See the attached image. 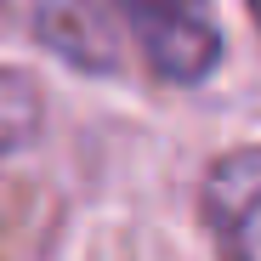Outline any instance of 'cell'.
<instances>
[{"label":"cell","instance_id":"cell-1","mask_svg":"<svg viewBox=\"0 0 261 261\" xmlns=\"http://www.w3.org/2000/svg\"><path fill=\"white\" fill-rule=\"evenodd\" d=\"M130 40L165 85H204L222 68V17L216 0H114Z\"/></svg>","mask_w":261,"mask_h":261},{"label":"cell","instance_id":"cell-2","mask_svg":"<svg viewBox=\"0 0 261 261\" xmlns=\"http://www.w3.org/2000/svg\"><path fill=\"white\" fill-rule=\"evenodd\" d=\"M199 210L222 261H261V142L227 148L204 170Z\"/></svg>","mask_w":261,"mask_h":261},{"label":"cell","instance_id":"cell-4","mask_svg":"<svg viewBox=\"0 0 261 261\" xmlns=\"http://www.w3.org/2000/svg\"><path fill=\"white\" fill-rule=\"evenodd\" d=\"M40 125H46V97H40V85L23 68H0V165L17 159L40 137Z\"/></svg>","mask_w":261,"mask_h":261},{"label":"cell","instance_id":"cell-5","mask_svg":"<svg viewBox=\"0 0 261 261\" xmlns=\"http://www.w3.org/2000/svg\"><path fill=\"white\" fill-rule=\"evenodd\" d=\"M244 6H250V17H255V29H261V0H244Z\"/></svg>","mask_w":261,"mask_h":261},{"label":"cell","instance_id":"cell-3","mask_svg":"<svg viewBox=\"0 0 261 261\" xmlns=\"http://www.w3.org/2000/svg\"><path fill=\"white\" fill-rule=\"evenodd\" d=\"M34 29H40V40H46L63 63H74L85 74H108L119 63L108 12L97 6V0H40Z\"/></svg>","mask_w":261,"mask_h":261},{"label":"cell","instance_id":"cell-6","mask_svg":"<svg viewBox=\"0 0 261 261\" xmlns=\"http://www.w3.org/2000/svg\"><path fill=\"white\" fill-rule=\"evenodd\" d=\"M0 6H6V0H0Z\"/></svg>","mask_w":261,"mask_h":261}]
</instances>
